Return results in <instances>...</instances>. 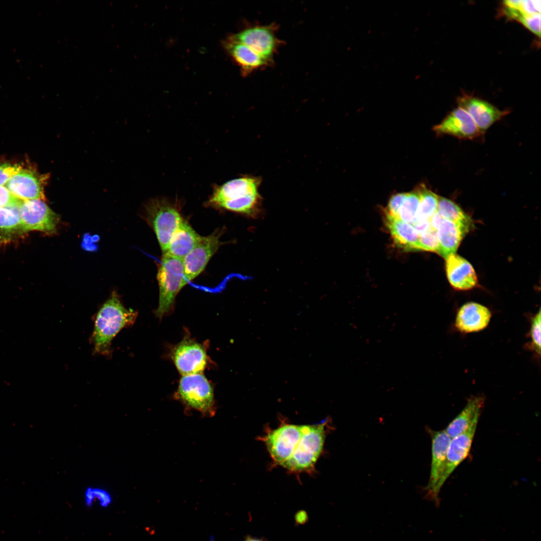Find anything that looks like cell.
Segmentation results:
<instances>
[{
  "label": "cell",
  "instance_id": "obj_32",
  "mask_svg": "<svg viewBox=\"0 0 541 541\" xmlns=\"http://www.w3.org/2000/svg\"><path fill=\"white\" fill-rule=\"evenodd\" d=\"M23 168L18 164H0V185L5 186L10 179Z\"/></svg>",
  "mask_w": 541,
  "mask_h": 541
},
{
  "label": "cell",
  "instance_id": "obj_14",
  "mask_svg": "<svg viewBox=\"0 0 541 541\" xmlns=\"http://www.w3.org/2000/svg\"><path fill=\"white\" fill-rule=\"evenodd\" d=\"M478 421H474L464 432L451 438L447 448L445 464L439 483L440 490L455 468L468 456Z\"/></svg>",
  "mask_w": 541,
  "mask_h": 541
},
{
  "label": "cell",
  "instance_id": "obj_26",
  "mask_svg": "<svg viewBox=\"0 0 541 541\" xmlns=\"http://www.w3.org/2000/svg\"><path fill=\"white\" fill-rule=\"evenodd\" d=\"M418 188L420 200L415 221H428L436 211L438 196L424 185H421Z\"/></svg>",
  "mask_w": 541,
  "mask_h": 541
},
{
  "label": "cell",
  "instance_id": "obj_27",
  "mask_svg": "<svg viewBox=\"0 0 541 541\" xmlns=\"http://www.w3.org/2000/svg\"><path fill=\"white\" fill-rule=\"evenodd\" d=\"M420 200V195L418 188L414 191L407 193L397 218L403 222L412 224L417 215Z\"/></svg>",
  "mask_w": 541,
  "mask_h": 541
},
{
  "label": "cell",
  "instance_id": "obj_23",
  "mask_svg": "<svg viewBox=\"0 0 541 541\" xmlns=\"http://www.w3.org/2000/svg\"><path fill=\"white\" fill-rule=\"evenodd\" d=\"M386 225L395 244L407 251L418 250L419 234L411 224L386 215Z\"/></svg>",
  "mask_w": 541,
  "mask_h": 541
},
{
  "label": "cell",
  "instance_id": "obj_3",
  "mask_svg": "<svg viewBox=\"0 0 541 541\" xmlns=\"http://www.w3.org/2000/svg\"><path fill=\"white\" fill-rule=\"evenodd\" d=\"M157 280L159 295L156 316L161 319L172 312L176 297L187 284L183 259L163 254L158 267Z\"/></svg>",
  "mask_w": 541,
  "mask_h": 541
},
{
  "label": "cell",
  "instance_id": "obj_2",
  "mask_svg": "<svg viewBox=\"0 0 541 541\" xmlns=\"http://www.w3.org/2000/svg\"><path fill=\"white\" fill-rule=\"evenodd\" d=\"M137 316L136 312L124 306L117 293H112L96 316L91 336L93 352L109 356L114 338L122 329L132 326Z\"/></svg>",
  "mask_w": 541,
  "mask_h": 541
},
{
  "label": "cell",
  "instance_id": "obj_16",
  "mask_svg": "<svg viewBox=\"0 0 541 541\" xmlns=\"http://www.w3.org/2000/svg\"><path fill=\"white\" fill-rule=\"evenodd\" d=\"M457 102L459 107L470 115L480 132L487 130L507 113L486 101L468 96L460 97Z\"/></svg>",
  "mask_w": 541,
  "mask_h": 541
},
{
  "label": "cell",
  "instance_id": "obj_8",
  "mask_svg": "<svg viewBox=\"0 0 541 541\" xmlns=\"http://www.w3.org/2000/svg\"><path fill=\"white\" fill-rule=\"evenodd\" d=\"M170 357L182 376L202 373L208 363L205 345L188 336L173 347Z\"/></svg>",
  "mask_w": 541,
  "mask_h": 541
},
{
  "label": "cell",
  "instance_id": "obj_29",
  "mask_svg": "<svg viewBox=\"0 0 541 541\" xmlns=\"http://www.w3.org/2000/svg\"><path fill=\"white\" fill-rule=\"evenodd\" d=\"M85 502L87 506H92L95 500H99L101 506L107 507L112 502L110 494L105 489L98 487H88L85 493Z\"/></svg>",
  "mask_w": 541,
  "mask_h": 541
},
{
  "label": "cell",
  "instance_id": "obj_20",
  "mask_svg": "<svg viewBox=\"0 0 541 541\" xmlns=\"http://www.w3.org/2000/svg\"><path fill=\"white\" fill-rule=\"evenodd\" d=\"M468 232L459 224L442 218L436 229L439 243L438 253L445 259L455 254L462 238Z\"/></svg>",
  "mask_w": 541,
  "mask_h": 541
},
{
  "label": "cell",
  "instance_id": "obj_22",
  "mask_svg": "<svg viewBox=\"0 0 541 541\" xmlns=\"http://www.w3.org/2000/svg\"><path fill=\"white\" fill-rule=\"evenodd\" d=\"M200 237L190 225L183 219L171 236L165 253L183 259L197 243Z\"/></svg>",
  "mask_w": 541,
  "mask_h": 541
},
{
  "label": "cell",
  "instance_id": "obj_11",
  "mask_svg": "<svg viewBox=\"0 0 541 541\" xmlns=\"http://www.w3.org/2000/svg\"><path fill=\"white\" fill-rule=\"evenodd\" d=\"M432 442V459L429 481L425 487V498L438 506L440 503L439 483L443 470L447 448L451 438L444 430L434 431L427 429Z\"/></svg>",
  "mask_w": 541,
  "mask_h": 541
},
{
  "label": "cell",
  "instance_id": "obj_21",
  "mask_svg": "<svg viewBox=\"0 0 541 541\" xmlns=\"http://www.w3.org/2000/svg\"><path fill=\"white\" fill-rule=\"evenodd\" d=\"M484 401V397L481 396L469 397L464 408L444 430L447 435L452 438L466 431L474 421L478 420Z\"/></svg>",
  "mask_w": 541,
  "mask_h": 541
},
{
  "label": "cell",
  "instance_id": "obj_5",
  "mask_svg": "<svg viewBox=\"0 0 541 541\" xmlns=\"http://www.w3.org/2000/svg\"><path fill=\"white\" fill-rule=\"evenodd\" d=\"M327 422L305 425L299 443L283 467L293 473L312 471L323 449L326 435Z\"/></svg>",
  "mask_w": 541,
  "mask_h": 541
},
{
  "label": "cell",
  "instance_id": "obj_18",
  "mask_svg": "<svg viewBox=\"0 0 541 541\" xmlns=\"http://www.w3.org/2000/svg\"><path fill=\"white\" fill-rule=\"evenodd\" d=\"M445 259L447 277L454 289L466 291L476 286L477 278L475 272L467 260L455 253Z\"/></svg>",
  "mask_w": 541,
  "mask_h": 541
},
{
  "label": "cell",
  "instance_id": "obj_1",
  "mask_svg": "<svg viewBox=\"0 0 541 541\" xmlns=\"http://www.w3.org/2000/svg\"><path fill=\"white\" fill-rule=\"evenodd\" d=\"M261 178L243 175L221 185L213 186L205 202L207 207L256 216L260 211L261 197L258 188Z\"/></svg>",
  "mask_w": 541,
  "mask_h": 541
},
{
  "label": "cell",
  "instance_id": "obj_17",
  "mask_svg": "<svg viewBox=\"0 0 541 541\" xmlns=\"http://www.w3.org/2000/svg\"><path fill=\"white\" fill-rule=\"evenodd\" d=\"M434 130L439 134H445L459 138L473 139L480 132L470 115L460 107L452 111Z\"/></svg>",
  "mask_w": 541,
  "mask_h": 541
},
{
  "label": "cell",
  "instance_id": "obj_31",
  "mask_svg": "<svg viewBox=\"0 0 541 541\" xmlns=\"http://www.w3.org/2000/svg\"><path fill=\"white\" fill-rule=\"evenodd\" d=\"M526 28L538 37L540 36V14L525 15L518 20Z\"/></svg>",
  "mask_w": 541,
  "mask_h": 541
},
{
  "label": "cell",
  "instance_id": "obj_10",
  "mask_svg": "<svg viewBox=\"0 0 541 541\" xmlns=\"http://www.w3.org/2000/svg\"><path fill=\"white\" fill-rule=\"evenodd\" d=\"M276 29L273 25H255L229 38L246 45L269 63L281 44Z\"/></svg>",
  "mask_w": 541,
  "mask_h": 541
},
{
  "label": "cell",
  "instance_id": "obj_9",
  "mask_svg": "<svg viewBox=\"0 0 541 541\" xmlns=\"http://www.w3.org/2000/svg\"><path fill=\"white\" fill-rule=\"evenodd\" d=\"M19 211L26 232L37 230L52 235L57 232L60 217L44 200L23 201L19 206Z\"/></svg>",
  "mask_w": 541,
  "mask_h": 541
},
{
  "label": "cell",
  "instance_id": "obj_12",
  "mask_svg": "<svg viewBox=\"0 0 541 541\" xmlns=\"http://www.w3.org/2000/svg\"><path fill=\"white\" fill-rule=\"evenodd\" d=\"M223 231L216 229L209 235L200 237L190 252L183 258L186 283L194 280L205 268L210 258L222 243L220 238Z\"/></svg>",
  "mask_w": 541,
  "mask_h": 541
},
{
  "label": "cell",
  "instance_id": "obj_33",
  "mask_svg": "<svg viewBox=\"0 0 541 541\" xmlns=\"http://www.w3.org/2000/svg\"><path fill=\"white\" fill-rule=\"evenodd\" d=\"M406 195L407 193H398L393 195L389 201L385 210V215L397 218L398 211L406 197Z\"/></svg>",
  "mask_w": 541,
  "mask_h": 541
},
{
  "label": "cell",
  "instance_id": "obj_30",
  "mask_svg": "<svg viewBox=\"0 0 541 541\" xmlns=\"http://www.w3.org/2000/svg\"><path fill=\"white\" fill-rule=\"evenodd\" d=\"M419 250L438 253L439 243L436 230L431 228L429 230L419 235Z\"/></svg>",
  "mask_w": 541,
  "mask_h": 541
},
{
  "label": "cell",
  "instance_id": "obj_25",
  "mask_svg": "<svg viewBox=\"0 0 541 541\" xmlns=\"http://www.w3.org/2000/svg\"><path fill=\"white\" fill-rule=\"evenodd\" d=\"M436 211L443 219L458 223L468 231L472 228L470 217L456 204L446 198L438 197Z\"/></svg>",
  "mask_w": 541,
  "mask_h": 541
},
{
  "label": "cell",
  "instance_id": "obj_28",
  "mask_svg": "<svg viewBox=\"0 0 541 541\" xmlns=\"http://www.w3.org/2000/svg\"><path fill=\"white\" fill-rule=\"evenodd\" d=\"M540 311L530 317V326L528 333L529 341L525 348L533 352L538 358L540 356Z\"/></svg>",
  "mask_w": 541,
  "mask_h": 541
},
{
  "label": "cell",
  "instance_id": "obj_4",
  "mask_svg": "<svg viewBox=\"0 0 541 541\" xmlns=\"http://www.w3.org/2000/svg\"><path fill=\"white\" fill-rule=\"evenodd\" d=\"M144 218L165 253L171 236L183 219L178 204L164 197L153 198L144 205Z\"/></svg>",
  "mask_w": 541,
  "mask_h": 541
},
{
  "label": "cell",
  "instance_id": "obj_19",
  "mask_svg": "<svg viewBox=\"0 0 541 541\" xmlns=\"http://www.w3.org/2000/svg\"><path fill=\"white\" fill-rule=\"evenodd\" d=\"M224 47L244 74L263 68L269 63L246 45L229 38Z\"/></svg>",
  "mask_w": 541,
  "mask_h": 541
},
{
  "label": "cell",
  "instance_id": "obj_35",
  "mask_svg": "<svg viewBox=\"0 0 541 541\" xmlns=\"http://www.w3.org/2000/svg\"><path fill=\"white\" fill-rule=\"evenodd\" d=\"M540 1H520L518 10L524 15L540 14Z\"/></svg>",
  "mask_w": 541,
  "mask_h": 541
},
{
  "label": "cell",
  "instance_id": "obj_7",
  "mask_svg": "<svg viewBox=\"0 0 541 541\" xmlns=\"http://www.w3.org/2000/svg\"><path fill=\"white\" fill-rule=\"evenodd\" d=\"M305 425L283 424L262 437L274 462L283 466L296 450Z\"/></svg>",
  "mask_w": 541,
  "mask_h": 541
},
{
  "label": "cell",
  "instance_id": "obj_15",
  "mask_svg": "<svg viewBox=\"0 0 541 541\" xmlns=\"http://www.w3.org/2000/svg\"><path fill=\"white\" fill-rule=\"evenodd\" d=\"M491 318V313L486 307L477 303L469 302L458 310L454 326L461 333L477 332L488 326Z\"/></svg>",
  "mask_w": 541,
  "mask_h": 541
},
{
  "label": "cell",
  "instance_id": "obj_36",
  "mask_svg": "<svg viewBox=\"0 0 541 541\" xmlns=\"http://www.w3.org/2000/svg\"><path fill=\"white\" fill-rule=\"evenodd\" d=\"M246 541H260V540H257V539H248V540H247Z\"/></svg>",
  "mask_w": 541,
  "mask_h": 541
},
{
  "label": "cell",
  "instance_id": "obj_6",
  "mask_svg": "<svg viewBox=\"0 0 541 541\" xmlns=\"http://www.w3.org/2000/svg\"><path fill=\"white\" fill-rule=\"evenodd\" d=\"M174 397L205 416L212 417L215 413L213 389L202 373L182 376Z\"/></svg>",
  "mask_w": 541,
  "mask_h": 541
},
{
  "label": "cell",
  "instance_id": "obj_13",
  "mask_svg": "<svg viewBox=\"0 0 541 541\" xmlns=\"http://www.w3.org/2000/svg\"><path fill=\"white\" fill-rule=\"evenodd\" d=\"M48 177V175H40L33 170L23 168L10 179L5 187L23 201L44 200V186Z\"/></svg>",
  "mask_w": 541,
  "mask_h": 541
},
{
  "label": "cell",
  "instance_id": "obj_34",
  "mask_svg": "<svg viewBox=\"0 0 541 541\" xmlns=\"http://www.w3.org/2000/svg\"><path fill=\"white\" fill-rule=\"evenodd\" d=\"M23 201L12 194L5 186L0 185V207L20 206Z\"/></svg>",
  "mask_w": 541,
  "mask_h": 541
},
{
  "label": "cell",
  "instance_id": "obj_24",
  "mask_svg": "<svg viewBox=\"0 0 541 541\" xmlns=\"http://www.w3.org/2000/svg\"><path fill=\"white\" fill-rule=\"evenodd\" d=\"M25 233L19 206L0 207V241L9 242Z\"/></svg>",
  "mask_w": 541,
  "mask_h": 541
}]
</instances>
